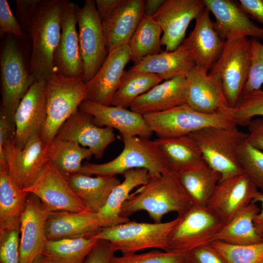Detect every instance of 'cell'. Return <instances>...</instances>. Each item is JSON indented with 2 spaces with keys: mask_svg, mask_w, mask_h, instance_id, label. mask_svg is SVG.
<instances>
[{
  "mask_svg": "<svg viewBox=\"0 0 263 263\" xmlns=\"http://www.w3.org/2000/svg\"><path fill=\"white\" fill-rule=\"evenodd\" d=\"M193 205L177 174L168 170L150 177L146 184L131 194L122 205L120 215L129 218L134 213L143 210L154 223H161L166 214L175 212L181 216Z\"/></svg>",
  "mask_w": 263,
  "mask_h": 263,
  "instance_id": "obj_1",
  "label": "cell"
},
{
  "mask_svg": "<svg viewBox=\"0 0 263 263\" xmlns=\"http://www.w3.org/2000/svg\"><path fill=\"white\" fill-rule=\"evenodd\" d=\"M68 1L40 0L33 13L29 69L35 80H47L56 73L54 54L61 35L62 14Z\"/></svg>",
  "mask_w": 263,
  "mask_h": 263,
  "instance_id": "obj_2",
  "label": "cell"
},
{
  "mask_svg": "<svg viewBox=\"0 0 263 263\" xmlns=\"http://www.w3.org/2000/svg\"><path fill=\"white\" fill-rule=\"evenodd\" d=\"M120 136L123 149L117 157L103 164L86 162L79 173L116 176L132 169H145L152 177L170 170L166 157L153 140L139 136Z\"/></svg>",
  "mask_w": 263,
  "mask_h": 263,
  "instance_id": "obj_3",
  "label": "cell"
},
{
  "mask_svg": "<svg viewBox=\"0 0 263 263\" xmlns=\"http://www.w3.org/2000/svg\"><path fill=\"white\" fill-rule=\"evenodd\" d=\"M1 103L0 115L6 119L15 136L14 116L19 103L35 79L25 61L22 50L13 37L7 38L0 53Z\"/></svg>",
  "mask_w": 263,
  "mask_h": 263,
  "instance_id": "obj_4",
  "label": "cell"
},
{
  "mask_svg": "<svg viewBox=\"0 0 263 263\" xmlns=\"http://www.w3.org/2000/svg\"><path fill=\"white\" fill-rule=\"evenodd\" d=\"M87 97L86 84L82 78L56 73L47 80L46 117L40 133L46 147L55 139L63 124Z\"/></svg>",
  "mask_w": 263,
  "mask_h": 263,
  "instance_id": "obj_5",
  "label": "cell"
},
{
  "mask_svg": "<svg viewBox=\"0 0 263 263\" xmlns=\"http://www.w3.org/2000/svg\"><path fill=\"white\" fill-rule=\"evenodd\" d=\"M190 135L199 146L205 163L220 174V181L244 173L239 163L238 151L247 133L237 126L209 127Z\"/></svg>",
  "mask_w": 263,
  "mask_h": 263,
  "instance_id": "obj_6",
  "label": "cell"
},
{
  "mask_svg": "<svg viewBox=\"0 0 263 263\" xmlns=\"http://www.w3.org/2000/svg\"><path fill=\"white\" fill-rule=\"evenodd\" d=\"M175 219L164 223L128 222L103 228L92 238L107 240L116 251L123 255L136 253L148 248H157L167 251L170 234L180 221Z\"/></svg>",
  "mask_w": 263,
  "mask_h": 263,
  "instance_id": "obj_7",
  "label": "cell"
},
{
  "mask_svg": "<svg viewBox=\"0 0 263 263\" xmlns=\"http://www.w3.org/2000/svg\"><path fill=\"white\" fill-rule=\"evenodd\" d=\"M143 116L150 129L158 138L188 135L209 127L237 126L230 113H204L193 110L186 103Z\"/></svg>",
  "mask_w": 263,
  "mask_h": 263,
  "instance_id": "obj_8",
  "label": "cell"
},
{
  "mask_svg": "<svg viewBox=\"0 0 263 263\" xmlns=\"http://www.w3.org/2000/svg\"><path fill=\"white\" fill-rule=\"evenodd\" d=\"M251 64V40L238 34H231L225 39L223 50L209 72L221 77L223 90L231 108L242 94Z\"/></svg>",
  "mask_w": 263,
  "mask_h": 263,
  "instance_id": "obj_9",
  "label": "cell"
},
{
  "mask_svg": "<svg viewBox=\"0 0 263 263\" xmlns=\"http://www.w3.org/2000/svg\"><path fill=\"white\" fill-rule=\"evenodd\" d=\"M171 231L168 252L186 255L213 241L224 224L207 206L193 205L183 215Z\"/></svg>",
  "mask_w": 263,
  "mask_h": 263,
  "instance_id": "obj_10",
  "label": "cell"
},
{
  "mask_svg": "<svg viewBox=\"0 0 263 263\" xmlns=\"http://www.w3.org/2000/svg\"><path fill=\"white\" fill-rule=\"evenodd\" d=\"M77 22L83 80L86 83L97 73L108 55L95 0H86L82 7L76 4Z\"/></svg>",
  "mask_w": 263,
  "mask_h": 263,
  "instance_id": "obj_11",
  "label": "cell"
},
{
  "mask_svg": "<svg viewBox=\"0 0 263 263\" xmlns=\"http://www.w3.org/2000/svg\"><path fill=\"white\" fill-rule=\"evenodd\" d=\"M14 138H9L0 151V162L7 163L10 175L22 189L35 181L47 162L46 147L40 135L32 137L22 149L16 146Z\"/></svg>",
  "mask_w": 263,
  "mask_h": 263,
  "instance_id": "obj_12",
  "label": "cell"
},
{
  "mask_svg": "<svg viewBox=\"0 0 263 263\" xmlns=\"http://www.w3.org/2000/svg\"><path fill=\"white\" fill-rule=\"evenodd\" d=\"M23 190L37 196L49 212L89 211L64 175L50 161L34 183Z\"/></svg>",
  "mask_w": 263,
  "mask_h": 263,
  "instance_id": "obj_13",
  "label": "cell"
},
{
  "mask_svg": "<svg viewBox=\"0 0 263 263\" xmlns=\"http://www.w3.org/2000/svg\"><path fill=\"white\" fill-rule=\"evenodd\" d=\"M205 7L204 0H165L152 18L162 29L161 43L166 51H174L181 45L190 22Z\"/></svg>",
  "mask_w": 263,
  "mask_h": 263,
  "instance_id": "obj_14",
  "label": "cell"
},
{
  "mask_svg": "<svg viewBox=\"0 0 263 263\" xmlns=\"http://www.w3.org/2000/svg\"><path fill=\"white\" fill-rule=\"evenodd\" d=\"M186 104L204 113H230L221 77L195 65L186 75Z\"/></svg>",
  "mask_w": 263,
  "mask_h": 263,
  "instance_id": "obj_15",
  "label": "cell"
},
{
  "mask_svg": "<svg viewBox=\"0 0 263 263\" xmlns=\"http://www.w3.org/2000/svg\"><path fill=\"white\" fill-rule=\"evenodd\" d=\"M259 192L247 175L244 173L220 181L207 207L225 224L240 209L249 204Z\"/></svg>",
  "mask_w": 263,
  "mask_h": 263,
  "instance_id": "obj_16",
  "label": "cell"
},
{
  "mask_svg": "<svg viewBox=\"0 0 263 263\" xmlns=\"http://www.w3.org/2000/svg\"><path fill=\"white\" fill-rule=\"evenodd\" d=\"M47 80H36L24 95L14 116L15 145L22 149L32 137L40 135L46 117Z\"/></svg>",
  "mask_w": 263,
  "mask_h": 263,
  "instance_id": "obj_17",
  "label": "cell"
},
{
  "mask_svg": "<svg viewBox=\"0 0 263 263\" xmlns=\"http://www.w3.org/2000/svg\"><path fill=\"white\" fill-rule=\"evenodd\" d=\"M55 139L76 142L99 159L116 137L113 129L96 126L92 115L78 109L63 124Z\"/></svg>",
  "mask_w": 263,
  "mask_h": 263,
  "instance_id": "obj_18",
  "label": "cell"
},
{
  "mask_svg": "<svg viewBox=\"0 0 263 263\" xmlns=\"http://www.w3.org/2000/svg\"><path fill=\"white\" fill-rule=\"evenodd\" d=\"M76 25V4L68 1L62 14L61 35L54 54V66L56 73L83 79V62Z\"/></svg>",
  "mask_w": 263,
  "mask_h": 263,
  "instance_id": "obj_19",
  "label": "cell"
},
{
  "mask_svg": "<svg viewBox=\"0 0 263 263\" xmlns=\"http://www.w3.org/2000/svg\"><path fill=\"white\" fill-rule=\"evenodd\" d=\"M130 60L128 44L117 47L108 53L97 73L85 83L87 100L110 106L120 83L124 69Z\"/></svg>",
  "mask_w": 263,
  "mask_h": 263,
  "instance_id": "obj_20",
  "label": "cell"
},
{
  "mask_svg": "<svg viewBox=\"0 0 263 263\" xmlns=\"http://www.w3.org/2000/svg\"><path fill=\"white\" fill-rule=\"evenodd\" d=\"M49 212L41 200L29 193L20 220V263H32L41 255L47 241L45 223Z\"/></svg>",
  "mask_w": 263,
  "mask_h": 263,
  "instance_id": "obj_21",
  "label": "cell"
},
{
  "mask_svg": "<svg viewBox=\"0 0 263 263\" xmlns=\"http://www.w3.org/2000/svg\"><path fill=\"white\" fill-rule=\"evenodd\" d=\"M78 109L92 115L93 122L96 126L115 129L120 135L150 139L153 133L143 115L131 110L97 104L87 99L81 102Z\"/></svg>",
  "mask_w": 263,
  "mask_h": 263,
  "instance_id": "obj_22",
  "label": "cell"
},
{
  "mask_svg": "<svg viewBox=\"0 0 263 263\" xmlns=\"http://www.w3.org/2000/svg\"><path fill=\"white\" fill-rule=\"evenodd\" d=\"M102 229L97 213L90 211L49 212L45 223L47 240L93 237Z\"/></svg>",
  "mask_w": 263,
  "mask_h": 263,
  "instance_id": "obj_23",
  "label": "cell"
},
{
  "mask_svg": "<svg viewBox=\"0 0 263 263\" xmlns=\"http://www.w3.org/2000/svg\"><path fill=\"white\" fill-rule=\"evenodd\" d=\"M195 65L192 46L187 38L175 50L146 56L129 70L158 75L167 80L186 76Z\"/></svg>",
  "mask_w": 263,
  "mask_h": 263,
  "instance_id": "obj_24",
  "label": "cell"
},
{
  "mask_svg": "<svg viewBox=\"0 0 263 263\" xmlns=\"http://www.w3.org/2000/svg\"><path fill=\"white\" fill-rule=\"evenodd\" d=\"M144 0H122L106 18L101 20L108 52L128 44L143 16Z\"/></svg>",
  "mask_w": 263,
  "mask_h": 263,
  "instance_id": "obj_25",
  "label": "cell"
},
{
  "mask_svg": "<svg viewBox=\"0 0 263 263\" xmlns=\"http://www.w3.org/2000/svg\"><path fill=\"white\" fill-rule=\"evenodd\" d=\"M205 6L215 17L214 27L220 37L225 40L231 34L250 36L263 40V28L252 21L248 15L229 0H204Z\"/></svg>",
  "mask_w": 263,
  "mask_h": 263,
  "instance_id": "obj_26",
  "label": "cell"
},
{
  "mask_svg": "<svg viewBox=\"0 0 263 263\" xmlns=\"http://www.w3.org/2000/svg\"><path fill=\"white\" fill-rule=\"evenodd\" d=\"M186 103V76L159 83L136 98L131 110L142 115L163 112Z\"/></svg>",
  "mask_w": 263,
  "mask_h": 263,
  "instance_id": "obj_27",
  "label": "cell"
},
{
  "mask_svg": "<svg viewBox=\"0 0 263 263\" xmlns=\"http://www.w3.org/2000/svg\"><path fill=\"white\" fill-rule=\"evenodd\" d=\"M188 38L196 65L208 72L220 56L225 40L216 31L206 7L196 19L195 27Z\"/></svg>",
  "mask_w": 263,
  "mask_h": 263,
  "instance_id": "obj_28",
  "label": "cell"
},
{
  "mask_svg": "<svg viewBox=\"0 0 263 263\" xmlns=\"http://www.w3.org/2000/svg\"><path fill=\"white\" fill-rule=\"evenodd\" d=\"M123 174V181L113 188L105 206L97 213L102 228L130 221L129 218L120 216L122 206L129 198L131 191L137 187L146 184L150 178L148 171L145 169H132Z\"/></svg>",
  "mask_w": 263,
  "mask_h": 263,
  "instance_id": "obj_29",
  "label": "cell"
},
{
  "mask_svg": "<svg viewBox=\"0 0 263 263\" xmlns=\"http://www.w3.org/2000/svg\"><path fill=\"white\" fill-rule=\"evenodd\" d=\"M29 194L11 177L6 162H0V230L20 227Z\"/></svg>",
  "mask_w": 263,
  "mask_h": 263,
  "instance_id": "obj_30",
  "label": "cell"
},
{
  "mask_svg": "<svg viewBox=\"0 0 263 263\" xmlns=\"http://www.w3.org/2000/svg\"><path fill=\"white\" fill-rule=\"evenodd\" d=\"M64 176L87 209L95 213L105 206L113 188L121 183L116 176L91 177L81 173Z\"/></svg>",
  "mask_w": 263,
  "mask_h": 263,
  "instance_id": "obj_31",
  "label": "cell"
},
{
  "mask_svg": "<svg viewBox=\"0 0 263 263\" xmlns=\"http://www.w3.org/2000/svg\"><path fill=\"white\" fill-rule=\"evenodd\" d=\"M153 141L166 157L169 169L177 174L205 162L199 146L190 134Z\"/></svg>",
  "mask_w": 263,
  "mask_h": 263,
  "instance_id": "obj_32",
  "label": "cell"
},
{
  "mask_svg": "<svg viewBox=\"0 0 263 263\" xmlns=\"http://www.w3.org/2000/svg\"><path fill=\"white\" fill-rule=\"evenodd\" d=\"M256 203L251 202L240 209L216 234L213 241L240 245H250L263 241L256 230L254 221L260 212Z\"/></svg>",
  "mask_w": 263,
  "mask_h": 263,
  "instance_id": "obj_33",
  "label": "cell"
},
{
  "mask_svg": "<svg viewBox=\"0 0 263 263\" xmlns=\"http://www.w3.org/2000/svg\"><path fill=\"white\" fill-rule=\"evenodd\" d=\"M180 182L194 205L207 206L221 176L205 162L177 174Z\"/></svg>",
  "mask_w": 263,
  "mask_h": 263,
  "instance_id": "obj_34",
  "label": "cell"
},
{
  "mask_svg": "<svg viewBox=\"0 0 263 263\" xmlns=\"http://www.w3.org/2000/svg\"><path fill=\"white\" fill-rule=\"evenodd\" d=\"M97 241L92 237L47 240L41 255L47 263H83Z\"/></svg>",
  "mask_w": 263,
  "mask_h": 263,
  "instance_id": "obj_35",
  "label": "cell"
},
{
  "mask_svg": "<svg viewBox=\"0 0 263 263\" xmlns=\"http://www.w3.org/2000/svg\"><path fill=\"white\" fill-rule=\"evenodd\" d=\"M46 155L48 160L66 175L79 173L82 160H90L93 154L76 142L54 139L46 147Z\"/></svg>",
  "mask_w": 263,
  "mask_h": 263,
  "instance_id": "obj_36",
  "label": "cell"
},
{
  "mask_svg": "<svg viewBox=\"0 0 263 263\" xmlns=\"http://www.w3.org/2000/svg\"><path fill=\"white\" fill-rule=\"evenodd\" d=\"M162 33L152 17L143 15L128 44L130 60L136 64L146 56L160 53Z\"/></svg>",
  "mask_w": 263,
  "mask_h": 263,
  "instance_id": "obj_37",
  "label": "cell"
},
{
  "mask_svg": "<svg viewBox=\"0 0 263 263\" xmlns=\"http://www.w3.org/2000/svg\"><path fill=\"white\" fill-rule=\"evenodd\" d=\"M163 80L162 77L158 75L129 70L125 71L111 105L130 108L136 98Z\"/></svg>",
  "mask_w": 263,
  "mask_h": 263,
  "instance_id": "obj_38",
  "label": "cell"
},
{
  "mask_svg": "<svg viewBox=\"0 0 263 263\" xmlns=\"http://www.w3.org/2000/svg\"><path fill=\"white\" fill-rule=\"evenodd\" d=\"M263 237V234L262 235ZM210 244L227 263H263V241L245 245H235L219 241Z\"/></svg>",
  "mask_w": 263,
  "mask_h": 263,
  "instance_id": "obj_39",
  "label": "cell"
},
{
  "mask_svg": "<svg viewBox=\"0 0 263 263\" xmlns=\"http://www.w3.org/2000/svg\"><path fill=\"white\" fill-rule=\"evenodd\" d=\"M238 158L244 172L263 192V152L251 146L246 139L239 148Z\"/></svg>",
  "mask_w": 263,
  "mask_h": 263,
  "instance_id": "obj_40",
  "label": "cell"
},
{
  "mask_svg": "<svg viewBox=\"0 0 263 263\" xmlns=\"http://www.w3.org/2000/svg\"><path fill=\"white\" fill-rule=\"evenodd\" d=\"M230 114L237 126H247L256 116H263V90L243 93Z\"/></svg>",
  "mask_w": 263,
  "mask_h": 263,
  "instance_id": "obj_41",
  "label": "cell"
},
{
  "mask_svg": "<svg viewBox=\"0 0 263 263\" xmlns=\"http://www.w3.org/2000/svg\"><path fill=\"white\" fill-rule=\"evenodd\" d=\"M250 40V67L242 94L261 89L263 84V44L255 38H252Z\"/></svg>",
  "mask_w": 263,
  "mask_h": 263,
  "instance_id": "obj_42",
  "label": "cell"
},
{
  "mask_svg": "<svg viewBox=\"0 0 263 263\" xmlns=\"http://www.w3.org/2000/svg\"><path fill=\"white\" fill-rule=\"evenodd\" d=\"M184 255L171 252L153 250L143 253H133L114 256L110 263H179Z\"/></svg>",
  "mask_w": 263,
  "mask_h": 263,
  "instance_id": "obj_43",
  "label": "cell"
},
{
  "mask_svg": "<svg viewBox=\"0 0 263 263\" xmlns=\"http://www.w3.org/2000/svg\"><path fill=\"white\" fill-rule=\"evenodd\" d=\"M20 227L0 230V263H20Z\"/></svg>",
  "mask_w": 263,
  "mask_h": 263,
  "instance_id": "obj_44",
  "label": "cell"
},
{
  "mask_svg": "<svg viewBox=\"0 0 263 263\" xmlns=\"http://www.w3.org/2000/svg\"><path fill=\"white\" fill-rule=\"evenodd\" d=\"M186 263H227L221 254L210 244L198 246L185 255Z\"/></svg>",
  "mask_w": 263,
  "mask_h": 263,
  "instance_id": "obj_45",
  "label": "cell"
},
{
  "mask_svg": "<svg viewBox=\"0 0 263 263\" xmlns=\"http://www.w3.org/2000/svg\"><path fill=\"white\" fill-rule=\"evenodd\" d=\"M0 29L1 33L21 38L24 31L12 13L7 0H0Z\"/></svg>",
  "mask_w": 263,
  "mask_h": 263,
  "instance_id": "obj_46",
  "label": "cell"
},
{
  "mask_svg": "<svg viewBox=\"0 0 263 263\" xmlns=\"http://www.w3.org/2000/svg\"><path fill=\"white\" fill-rule=\"evenodd\" d=\"M115 252L110 242L97 239L83 263H110Z\"/></svg>",
  "mask_w": 263,
  "mask_h": 263,
  "instance_id": "obj_47",
  "label": "cell"
},
{
  "mask_svg": "<svg viewBox=\"0 0 263 263\" xmlns=\"http://www.w3.org/2000/svg\"><path fill=\"white\" fill-rule=\"evenodd\" d=\"M40 0H17L16 11L24 31L29 33L33 13Z\"/></svg>",
  "mask_w": 263,
  "mask_h": 263,
  "instance_id": "obj_48",
  "label": "cell"
},
{
  "mask_svg": "<svg viewBox=\"0 0 263 263\" xmlns=\"http://www.w3.org/2000/svg\"><path fill=\"white\" fill-rule=\"evenodd\" d=\"M247 127V141L251 146L263 152V117L252 119Z\"/></svg>",
  "mask_w": 263,
  "mask_h": 263,
  "instance_id": "obj_49",
  "label": "cell"
},
{
  "mask_svg": "<svg viewBox=\"0 0 263 263\" xmlns=\"http://www.w3.org/2000/svg\"><path fill=\"white\" fill-rule=\"evenodd\" d=\"M122 1V0H95L97 13L101 20L108 17Z\"/></svg>",
  "mask_w": 263,
  "mask_h": 263,
  "instance_id": "obj_50",
  "label": "cell"
},
{
  "mask_svg": "<svg viewBox=\"0 0 263 263\" xmlns=\"http://www.w3.org/2000/svg\"><path fill=\"white\" fill-rule=\"evenodd\" d=\"M252 202L254 203L259 202L262 204V209L254 221V225L257 233L262 235L263 234V192L260 191Z\"/></svg>",
  "mask_w": 263,
  "mask_h": 263,
  "instance_id": "obj_51",
  "label": "cell"
},
{
  "mask_svg": "<svg viewBox=\"0 0 263 263\" xmlns=\"http://www.w3.org/2000/svg\"><path fill=\"white\" fill-rule=\"evenodd\" d=\"M165 0H144L143 14L152 17L164 3Z\"/></svg>",
  "mask_w": 263,
  "mask_h": 263,
  "instance_id": "obj_52",
  "label": "cell"
},
{
  "mask_svg": "<svg viewBox=\"0 0 263 263\" xmlns=\"http://www.w3.org/2000/svg\"><path fill=\"white\" fill-rule=\"evenodd\" d=\"M32 263H47L43 258L41 255L38 256L37 258H36L34 261L32 262Z\"/></svg>",
  "mask_w": 263,
  "mask_h": 263,
  "instance_id": "obj_53",
  "label": "cell"
},
{
  "mask_svg": "<svg viewBox=\"0 0 263 263\" xmlns=\"http://www.w3.org/2000/svg\"><path fill=\"white\" fill-rule=\"evenodd\" d=\"M179 263H186L184 261V259H183V261Z\"/></svg>",
  "mask_w": 263,
  "mask_h": 263,
  "instance_id": "obj_54",
  "label": "cell"
}]
</instances>
